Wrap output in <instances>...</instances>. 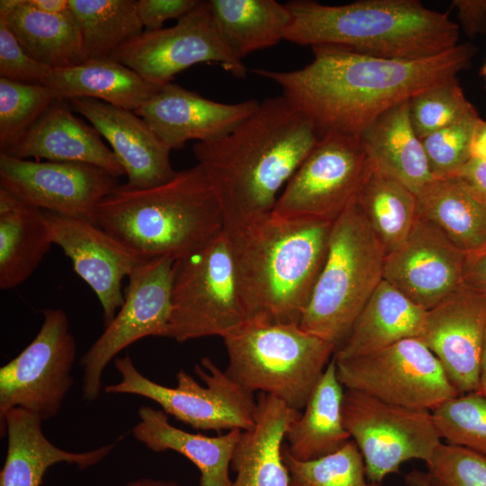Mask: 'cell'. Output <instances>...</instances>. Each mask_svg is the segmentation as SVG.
<instances>
[{
  "instance_id": "e0dca14e",
  "label": "cell",
  "mask_w": 486,
  "mask_h": 486,
  "mask_svg": "<svg viewBox=\"0 0 486 486\" xmlns=\"http://www.w3.org/2000/svg\"><path fill=\"white\" fill-rule=\"evenodd\" d=\"M467 254L417 217L407 238L384 258L383 280L426 310L464 285Z\"/></svg>"
},
{
  "instance_id": "f6af8a7d",
  "label": "cell",
  "mask_w": 486,
  "mask_h": 486,
  "mask_svg": "<svg viewBox=\"0 0 486 486\" xmlns=\"http://www.w3.org/2000/svg\"><path fill=\"white\" fill-rule=\"evenodd\" d=\"M467 191L486 205V159H471L454 176Z\"/></svg>"
},
{
  "instance_id": "f35d334b",
  "label": "cell",
  "mask_w": 486,
  "mask_h": 486,
  "mask_svg": "<svg viewBox=\"0 0 486 486\" xmlns=\"http://www.w3.org/2000/svg\"><path fill=\"white\" fill-rule=\"evenodd\" d=\"M476 111L456 77L428 88L409 100L412 127L422 140Z\"/></svg>"
},
{
  "instance_id": "74e56055",
  "label": "cell",
  "mask_w": 486,
  "mask_h": 486,
  "mask_svg": "<svg viewBox=\"0 0 486 486\" xmlns=\"http://www.w3.org/2000/svg\"><path fill=\"white\" fill-rule=\"evenodd\" d=\"M437 432L447 444L468 448L486 457V398L459 394L432 410Z\"/></svg>"
},
{
  "instance_id": "52a82bcc",
  "label": "cell",
  "mask_w": 486,
  "mask_h": 486,
  "mask_svg": "<svg viewBox=\"0 0 486 486\" xmlns=\"http://www.w3.org/2000/svg\"><path fill=\"white\" fill-rule=\"evenodd\" d=\"M228 374L302 411L337 346L299 324L247 320L225 335Z\"/></svg>"
},
{
  "instance_id": "6da1fadb",
  "label": "cell",
  "mask_w": 486,
  "mask_h": 486,
  "mask_svg": "<svg viewBox=\"0 0 486 486\" xmlns=\"http://www.w3.org/2000/svg\"><path fill=\"white\" fill-rule=\"evenodd\" d=\"M313 58L292 71L255 68L315 127L319 137L337 132L360 137L380 115L468 68L471 43L417 59L375 57L336 46L312 47Z\"/></svg>"
},
{
  "instance_id": "7a4b0ae2",
  "label": "cell",
  "mask_w": 486,
  "mask_h": 486,
  "mask_svg": "<svg viewBox=\"0 0 486 486\" xmlns=\"http://www.w3.org/2000/svg\"><path fill=\"white\" fill-rule=\"evenodd\" d=\"M313 124L283 94L260 102L227 135L194 145L226 230L271 214L281 188L318 142Z\"/></svg>"
},
{
  "instance_id": "f1b7e54d",
  "label": "cell",
  "mask_w": 486,
  "mask_h": 486,
  "mask_svg": "<svg viewBox=\"0 0 486 486\" xmlns=\"http://www.w3.org/2000/svg\"><path fill=\"white\" fill-rule=\"evenodd\" d=\"M52 244L45 212L0 188V288L26 281Z\"/></svg>"
},
{
  "instance_id": "1f68e13d",
  "label": "cell",
  "mask_w": 486,
  "mask_h": 486,
  "mask_svg": "<svg viewBox=\"0 0 486 486\" xmlns=\"http://www.w3.org/2000/svg\"><path fill=\"white\" fill-rule=\"evenodd\" d=\"M417 216L466 254L486 247V205L455 176L434 178L417 194Z\"/></svg>"
},
{
  "instance_id": "83f0119b",
  "label": "cell",
  "mask_w": 486,
  "mask_h": 486,
  "mask_svg": "<svg viewBox=\"0 0 486 486\" xmlns=\"http://www.w3.org/2000/svg\"><path fill=\"white\" fill-rule=\"evenodd\" d=\"M359 138L374 167L416 195L434 179L422 141L410 122L409 101L383 112Z\"/></svg>"
},
{
  "instance_id": "e575fe53",
  "label": "cell",
  "mask_w": 486,
  "mask_h": 486,
  "mask_svg": "<svg viewBox=\"0 0 486 486\" xmlns=\"http://www.w3.org/2000/svg\"><path fill=\"white\" fill-rule=\"evenodd\" d=\"M87 60L111 58L114 51L143 31L137 0H69Z\"/></svg>"
},
{
  "instance_id": "5bb4252c",
  "label": "cell",
  "mask_w": 486,
  "mask_h": 486,
  "mask_svg": "<svg viewBox=\"0 0 486 486\" xmlns=\"http://www.w3.org/2000/svg\"><path fill=\"white\" fill-rule=\"evenodd\" d=\"M175 264L146 259L130 274L123 304L80 360L84 400L99 397L103 373L122 350L147 337L168 338Z\"/></svg>"
},
{
  "instance_id": "277c9868",
  "label": "cell",
  "mask_w": 486,
  "mask_h": 486,
  "mask_svg": "<svg viewBox=\"0 0 486 486\" xmlns=\"http://www.w3.org/2000/svg\"><path fill=\"white\" fill-rule=\"evenodd\" d=\"M94 222L142 259L176 261L226 229L221 205L198 164L153 187L119 184L98 204Z\"/></svg>"
},
{
  "instance_id": "4dcf8cb0",
  "label": "cell",
  "mask_w": 486,
  "mask_h": 486,
  "mask_svg": "<svg viewBox=\"0 0 486 486\" xmlns=\"http://www.w3.org/2000/svg\"><path fill=\"white\" fill-rule=\"evenodd\" d=\"M43 86L57 99L93 98L133 112L161 88L112 58L51 70Z\"/></svg>"
},
{
  "instance_id": "f907efd6",
  "label": "cell",
  "mask_w": 486,
  "mask_h": 486,
  "mask_svg": "<svg viewBox=\"0 0 486 486\" xmlns=\"http://www.w3.org/2000/svg\"><path fill=\"white\" fill-rule=\"evenodd\" d=\"M123 486H181L174 481L158 480L152 478H140L127 482Z\"/></svg>"
},
{
  "instance_id": "7bdbcfd3",
  "label": "cell",
  "mask_w": 486,
  "mask_h": 486,
  "mask_svg": "<svg viewBox=\"0 0 486 486\" xmlns=\"http://www.w3.org/2000/svg\"><path fill=\"white\" fill-rule=\"evenodd\" d=\"M201 0H137V12L146 32L163 28L167 20L177 21L196 8Z\"/></svg>"
},
{
  "instance_id": "836d02e7",
  "label": "cell",
  "mask_w": 486,
  "mask_h": 486,
  "mask_svg": "<svg viewBox=\"0 0 486 486\" xmlns=\"http://www.w3.org/2000/svg\"><path fill=\"white\" fill-rule=\"evenodd\" d=\"M356 202L385 255L403 243L418 217L417 195L400 182L374 167L362 185Z\"/></svg>"
},
{
  "instance_id": "d4e9b609",
  "label": "cell",
  "mask_w": 486,
  "mask_h": 486,
  "mask_svg": "<svg viewBox=\"0 0 486 486\" xmlns=\"http://www.w3.org/2000/svg\"><path fill=\"white\" fill-rule=\"evenodd\" d=\"M139 421L132 428L134 438L149 450L175 451L200 472L198 486H230V468L242 430L233 429L216 436L190 433L173 426L162 410L141 406Z\"/></svg>"
},
{
  "instance_id": "484cf974",
  "label": "cell",
  "mask_w": 486,
  "mask_h": 486,
  "mask_svg": "<svg viewBox=\"0 0 486 486\" xmlns=\"http://www.w3.org/2000/svg\"><path fill=\"white\" fill-rule=\"evenodd\" d=\"M427 310L382 280L354 322L334 357L352 358L421 334Z\"/></svg>"
},
{
  "instance_id": "2e32d148",
  "label": "cell",
  "mask_w": 486,
  "mask_h": 486,
  "mask_svg": "<svg viewBox=\"0 0 486 486\" xmlns=\"http://www.w3.org/2000/svg\"><path fill=\"white\" fill-rule=\"evenodd\" d=\"M119 184L118 177L94 165L0 153V188L57 215L94 222L98 204Z\"/></svg>"
},
{
  "instance_id": "9c48e42d",
  "label": "cell",
  "mask_w": 486,
  "mask_h": 486,
  "mask_svg": "<svg viewBox=\"0 0 486 486\" xmlns=\"http://www.w3.org/2000/svg\"><path fill=\"white\" fill-rule=\"evenodd\" d=\"M245 320L225 230L176 261L168 338H222Z\"/></svg>"
},
{
  "instance_id": "d6a6232c",
  "label": "cell",
  "mask_w": 486,
  "mask_h": 486,
  "mask_svg": "<svg viewBox=\"0 0 486 486\" xmlns=\"http://www.w3.org/2000/svg\"><path fill=\"white\" fill-rule=\"evenodd\" d=\"M221 40L238 59L285 39L291 14L274 0H208Z\"/></svg>"
},
{
  "instance_id": "ba28073f",
  "label": "cell",
  "mask_w": 486,
  "mask_h": 486,
  "mask_svg": "<svg viewBox=\"0 0 486 486\" xmlns=\"http://www.w3.org/2000/svg\"><path fill=\"white\" fill-rule=\"evenodd\" d=\"M121 382L104 387L110 394H133L158 403L168 416L197 430H248L255 425L257 401L254 393L232 379L209 357L195 364L200 384L185 370L176 374V385H161L143 375L130 356L114 359Z\"/></svg>"
},
{
  "instance_id": "ee69618b",
  "label": "cell",
  "mask_w": 486,
  "mask_h": 486,
  "mask_svg": "<svg viewBox=\"0 0 486 486\" xmlns=\"http://www.w3.org/2000/svg\"><path fill=\"white\" fill-rule=\"evenodd\" d=\"M460 27L469 37L486 33V0H454Z\"/></svg>"
},
{
  "instance_id": "7c38bea8",
  "label": "cell",
  "mask_w": 486,
  "mask_h": 486,
  "mask_svg": "<svg viewBox=\"0 0 486 486\" xmlns=\"http://www.w3.org/2000/svg\"><path fill=\"white\" fill-rule=\"evenodd\" d=\"M334 359L345 389L390 404L432 411L459 395L436 356L418 338L361 356Z\"/></svg>"
},
{
  "instance_id": "3957f363",
  "label": "cell",
  "mask_w": 486,
  "mask_h": 486,
  "mask_svg": "<svg viewBox=\"0 0 486 486\" xmlns=\"http://www.w3.org/2000/svg\"><path fill=\"white\" fill-rule=\"evenodd\" d=\"M332 223L271 213L225 229L246 320L300 323L326 258Z\"/></svg>"
},
{
  "instance_id": "603a6c76",
  "label": "cell",
  "mask_w": 486,
  "mask_h": 486,
  "mask_svg": "<svg viewBox=\"0 0 486 486\" xmlns=\"http://www.w3.org/2000/svg\"><path fill=\"white\" fill-rule=\"evenodd\" d=\"M0 433L7 436L0 486H40L47 471L58 463L90 468L106 458L118 442L86 452L64 450L45 436L37 415L20 408L10 410L0 420Z\"/></svg>"
},
{
  "instance_id": "681fc988",
  "label": "cell",
  "mask_w": 486,
  "mask_h": 486,
  "mask_svg": "<svg viewBox=\"0 0 486 486\" xmlns=\"http://www.w3.org/2000/svg\"><path fill=\"white\" fill-rule=\"evenodd\" d=\"M405 483L408 486H432L428 472L412 470L405 475Z\"/></svg>"
},
{
  "instance_id": "7402d4cb",
  "label": "cell",
  "mask_w": 486,
  "mask_h": 486,
  "mask_svg": "<svg viewBox=\"0 0 486 486\" xmlns=\"http://www.w3.org/2000/svg\"><path fill=\"white\" fill-rule=\"evenodd\" d=\"M68 100L55 99L47 112L7 153L27 159L94 165L116 177L125 171L94 126L74 115Z\"/></svg>"
},
{
  "instance_id": "9a60e30c",
  "label": "cell",
  "mask_w": 486,
  "mask_h": 486,
  "mask_svg": "<svg viewBox=\"0 0 486 486\" xmlns=\"http://www.w3.org/2000/svg\"><path fill=\"white\" fill-rule=\"evenodd\" d=\"M111 58L159 86L199 63H217L236 77L246 76L243 61L229 50L215 26L207 1L169 28L142 32L120 46Z\"/></svg>"
},
{
  "instance_id": "c3c4849f",
  "label": "cell",
  "mask_w": 486,
  "mask_h": 486,
  "mask_svg": "<svg viewBox=\"0 0 486 486\" xmlns=\"http://www.w3.org/2000/svg\"><path fill=\"white\" fill-rule=\"evenodd\" d=\"M31 7L47 14H60L70 9L69 0H25Z\"/></svg>"
},
{
  "instance_id": "d6986e66",
  "label": "cell",
  "mask_w": 486,
  "mask_h": 486,
  "mask_svg": "<svg viewBox=\"0 0 486 486\" xmlns=\"http://www.w3.org/2000/svg\"><path fill=\"white\" fill-rule=\"evenodd\" d=\"M44 212L53 244L61 248L74 271L95 293L106 327L123 304V278L146 259L90 220Z\"/></svg>"
},
{
  "instance_id": "4fadbf2b",
  "label": "cell",
  "mask_w": 486,
  "mask_h": 486,
  "mask_svg": "<svg viewBox=\"0 0 486 486\" xmlns=\"http://www.w3.org/2000/svg\"><path fill=\"white\" fill-rule=\"evenodd\" d=\"M43 322L33 340L0 368V420L20 408L42 421L57 416L74 380L76 339L61 309L42 310Z\"/></svg>"
},
{
  "instance_id": "ab89813d",
  "label": "cell",
  "mask_w": 486,
  "mask_h": 486,
  "mask_svg": "<svg viewBox=\"0 0 486 486\" xmlns=\"http://www.w3.org/2000/svg\"><path fill=\"white\" fill-rule=\"evenodd\" d=\"M481 117L476 111L421 140L434 178L454 176L471 159V147Z\"/></svg>"
},
{
  "instance_id": "60d3db41",
  "label": "cell",
  "mask_w": 486,
  "mask_h": 486,
  "mask_svg": "<svg viewBox=\"0 0 486 486\" xmlns=\"http://www.w3.org/2000/svg\"><path fill=\"white\" fill-rule=\"evenodd\" d=\"M426 464L432 486H486V457L468 448L442 443Z\"/></svg>"
},
{
  "instance_id": "5b68a950",
  "label": "cell",
  "mask_w": 486,
  "mask_h": 486,
  "mask_svg": "<svg viewBox=\"0 0 486 486\" xmlns=\"http://www.w3.org/2000/svg\"><path fill=\"white\" fill-rule=\"evenodd\" d=\"M291 23L285 40L336 46L386 58L417 59L459 44L460 26L448 13L418 0H362L329 5L310 0L285 4Z\"/></svg>"
},
{
  "instance_id": "ffe728a7",
  "label": "cell",
  "mask_w": 486,
  "mask_h": 486,
  "mask_svg": "<svg viewBox=\"0 0 486 486\" xmlns=\"http://www.w3.org/2000/svg\"><path fill=\"white\" fill-rule=\"evenodd\" d=\"M259 104L256 99L220 103L171 82L161 86L135 113L172 150L192 140L204 142L227 135L253 114Z\"/></svg>"
},
{
  "instance_id": "bcb514c9",
  "label": "cell",
  "mask_w": 486,
  "mask_h": 486,
  "mask_svg": "<svg viewBox=\"0 0 486 486\" xmlns=\"http://www.w3.org/2000/svg\"><path fill=\"white\" fill-rule=\"evenodd\" d=\"M464 284L486 296V247L467 254Z\"/></svg>"
},
{
  "instance_id": "cb8c5ba5",
  "label": "cell",
  "mask_w": 486,
  "mask_h": 486,
  "mask_svg": "<svg viewBox=\"0 0 486 486\" xmlns=\"http://www.w3.org/2000/svg\"><path fill=\"white\" fill-rule=\"evenodd\" d=\"M256 401L255 425L242 431L233 454L236 477L230 486H291L283 442L301 411L266 393H259Z\"/></svg>"
},
{
  "instance_id": "44dd1931",
  "label": "cell",
  "mask_w": 486,
  "mask_h": 486,
  "mask_svg": "<svg viewBox=\"0 0 486 486\" xmlns=\"http://www.w3.org/2000/svg\"><path fill=\"white\" fill-rule=\"evenodd\" d=\"M68 101L108 141L125 171L126 184L148 188L176 176L171 149L135 112L93 98Z\"/></svg>"
},
{
  "instance_id": "8d00e7d4",
  "label": "cell",
  "mask_w": 486,
  "mask_h": 486,
  "mask_svg": "<svg viewBox=\"0 0 486 486\" xmlns=\"http://www.w3.org/2000/svg\"><path fill=\"white\" fill-rule=\"evenodd\" d=\"M57 99L43 85L0 76V153H7Z\"/></svg>"
},
{
  "instance_id": "8992f818",
  "label": "cell",
  "mask_w": 486,
  "mask_h": 486,
  "mask_svg": "<svg viewBox=\"0 0 486 486\" xmlns=\"http://www.w3.org/2000/svg\"><path fill=\"white\" fill-rule=\"evenodd\" d=\"M385 256L355 201L332 223L326 258L300 327L338 348L383 280Z\"/></svg>"
},
{
  "instance_id": "b9f144b4",
  "label": "cell",
  "mask_w": 486,
  "mask_h": 486,
  "mask_svg": "<svg viewBox=\"0 0 486 486\" xmlns=\"http://www.w3.org/2000/svg\"><path fill=\"white\" fill-rule=\"evenodd\" d=\"M51 69L30 57L3 17H0V76L25 84L43 85Z\"/></svg>"
},
{
  "instance_id": "ac0fdd59",
  "label": "cell",
  "mask_w": 486,
  "mask_h": 486,
  "mask_svg": "<svg viewBox=\"0 0 486 486\" xmlns=\"http://www.w3.org/2000/svg\"><path fill=\"white\" fill-rule=\"evenodd\" d=\"M486 332V296L462 285L427 310L419 338L459 394L478 392Z\"/></svg>"
},
{
  "instance_id": "f5cc1de1",
  "label": "cell",
  "mask_w": 486,
  "mask_h": 486,
  "mask_svg": "<svg viewBox=\"0 0 486 486\" xmlns=\"http://www.w3.org/2000/svg\"><path fill=\"white\" fill-rule=\"evenodd\" d=\"M482 75L483 76L485 82H486V62L484 66L482 68Z\"/></svg>"
},
{
  "instance_id": "f546056e",
  "label": "cell",
  "mask_w": 486,
  "mask_h": 486,
  "mask_svg": "<svg viewBox=\"0 0 486 486\" xmlns=\"http://www.w3.org/2000/svg\"><path fill=\"white\" fill-rule=\"evenodd\" d=\"M344 393L332 357L302 411L286 430L284 448L293 458L316 459L337 451L351 439L342 418Z\"/></svg>"
},
{
  "instance_id": "d590c367",
  "label": "cell",
  "mask_w": 486,
  "mask_h": 486,
  "mask_svg": "<svg viewBox=\"0 0 486 486\" xmlns=\"http://www.w3.org/2000/svg\"><path fill=\"white\" fill-rule=\"evenodd\" d=\"M291 486H382L370 482L362 453L353 439L321 457L300 461L283 447Z\"/></svg>"
},
{
  "instance_id": "4316f807",
  "label": "cell",
  "mask_w": 486,
  "mask_h": 486,
  "mask_svg": "<svg viewBox=\"0 0 486 486\" xmlns=\"http://www.w3.org/2000/svg\"><path fill=\"white\" fill-rule=\"evenodd\" d=\"M0 17L4 19L23 50L50 69L87 61L79 26L70 9L47 14L31 7L25 0H1Z\"/></svg>"
},
{
  "instance_id": "816d5d0a",
  "label": "cell",
  "mask_w": 486,
  "mask_h": 486,
  "mask_svg": "<svg viewBox=\"0 0 486 486\" xmlns=\"http://www.w3.org/2000/svg\"><path fill=\"white\" fill-rule=\"evenodd\" d=\"M477 392L481 393L486 398V332L481 357L479 389Z\"/></svg>"
},
{
  "instance_id": "30bf717a",
  "label": "cell",
  "mask_w": 486,
  "mask_h": 486,
  "mask_svg": "<svg viewBox=\"0 0 486 486\" xmlns=\"http://www.w3.org/2000/svg\"><path fill=\"white\" fill-rule=\"evenodd\" d=\"M373 167L359 137L326 133L289 179L271 213L333 222L356 200Z\"/></svg>"
},
{
  "instance_id": "7dc6e473",
  "label": "cell",
  "mask_w": 486,
  "mask_h": 486,
  "mask_svg": "<svg viewBox=\"0 0 486 486\" xmlns=\"http://www.w3.org/2000/svg\"><path fill=\"white\" fill-rule=\"evenodd\" d=\"M472 158L486 159V121L479 120L471 147Z\"/></svg>"
},
{
  "instance_id": "8fae6325",
  "label": "cell",
  "mask_w": 486,
  "mask_h": 486,
  "mask_svg": "<svg viewBox=\"0 0 486 486\" xmlns=\"http://www.w3.org/2000/svg\"><path fill=\"white\" fill-rule=\"evenodd\" d=\"M344 426L364 457L367 479L382 483L411 460L427 463L442 444L432 411L384 402L345 389Z\"/></svg>"
}]
</instances>
